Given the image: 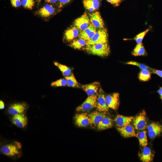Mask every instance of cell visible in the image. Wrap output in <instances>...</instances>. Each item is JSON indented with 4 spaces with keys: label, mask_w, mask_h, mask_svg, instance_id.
I'll return each instance as SVG.
<instances>
[{
    "label": "cell",
    "mask_w": 162,
    "mask_h": 162,
    "mask_svg": "<svg viewBox=\"0 0 162 162\" xmlns=\"http://www.w3.org/2000/svg\"><path fill=\"white\" fill-rule=\"evenodd\" d=\"M21 147L20 143L15 142L14 144H9L3 146L1 148V151L5 155L13 157L20 154L19 150Z\"/></svg>",
    "instance_id": "cell-3"
},
{
    "label": "cell",
    "mask_w": 162,
    "mask_h": 162,
    "mask_svg": "<svg viewBox=\"0 0 162 162\" xmlns=\"http://www.w3.org/2000/svg\"><path fill=\"white\" fill-rule=\"evenodd\" d=\"M116 128L121 134L124 137L134 136L138 137V133H136L134 127L130 124L122 127H117Z\"/></svg>",
    "instance_id": "cell-11"
},
{
    "label": "cell",
    "mask_w": 162,
    "mask_h": 162,
    "mask_svg": "<svg viewBox=\"0 0 162 162\" xmlns=\"http://www.w3.org/2000/svg\"><path fill=\"white\" fill-rule=\"evenodd\" d=\"M36 2H38V3H40L41 0H36Z\"/></svg>",
    "instance_id": "cell-41"
},
{
    "label": "cell",
    "mask_w": 162,
    "mask_h": 162,
    "mask_svg": "<svg viewBox=\"0 0 162 162\" xmlns=\"http://www.w3.org/2000/svg\"><path fill=\"white\" fill-rule=\"evenodd\" d=\"M72 0H58V8L60 9L63 8L64 5L68 3Z\"/></svg>",
    "instance_id": "cell-36"
},
{
    "label": "cell",
    "mask_w": 162,
    "mask_h": 162,
    "mask_svg": "<svg viewBox=\"0 0 162 162\" xmlns=\"http://www.w3.org/2000/svg\"><path fill=\"white\" fill-rule=\"evenodd\" d=\"M65 78L67 81V85L68 86L76 88L79 87L78 83L73 74L69 76L65 77Z\"/></svg>",
    "instance_id": "cell-29"
},
{
    "label": "cell",
    "mask_w": 162,
    "mask_h": 162,
    "mask_svg": "<svg viewBox=\"0 0 162 162\" xmlns=\"http://www.w3.org/2000/svg\"><path fill=\"white\" fill-rule=\"evenodd\" d=\"M152 28V26H150L148 29L138 34L135 36L134 39L136 41L137 44H139L142 43L144 37L147 33L151 30Z\"/></svg>",
    "instance_id": "cell-30"
},
{
    "label": "cell",
    "mask_w": 162,
    "mask_h": 162,
    "mask_svg": "<svg viewBox=\"0 0 162 162\" xmlns=\"http://www.w3.org/2000/svg\"><path fill=\"white\" fill-rule=\"evenodd\" d=\"M85 8L90 12L98 10L100 5V0H84L83 1Z\"/></svg>",
    "instance_id": "cell-22"
},
{
    "label": "cell",
    "mask_w": 162,
    "mask_h": 162,
    "mask_svg": "<svg viewBox=\"0 0 162 162\" xmlns=\"http://www.w3.org/2000/svg\"><path fill=\"white\" fill-rule=\"evenodd\" d=\"M113 121L112 118L106 116L97 125V129L101 130L111 128L113 126Z\"/></svg>",
    "instance_id": "cell-23"
},
{
    "label": "cell",
    "mask_w": 162,
    "mask_h": 162,
    "mask_svg": "<svg viewBox=\"0 0 162 162\" xmlns=\"http://www.w3.org/2000/svg\"><path fill=\"white\" fill-rule=\"evenodd\" d=\"M87 42V41L84 39L78 38L72 40L70 46L74 49H79L86 46Z\"/></svg>",
    "instance_id": "cell-25"
},
{
    "label": "cell",
    "mask_w": 162,
    "mask_h": 162,
    "mask_svg": "<svg viewBox=\"0 0 162 162\" xmlns=\"http://www.w3.org/2000/svg\"><path fill=\"white\" fill-rule=\"evenodd\" d=\"M80 31L74 26L69 28L66 30L64 35V39L70 41L78 37Z\"/></svg>",
    "instance_id": "cell-14"
},
{
    "label": "cell",
    "mask_w": 162,
    "mask_h": 162,
    "mask_svg": "<svg viewBox=\"0 0 162 162\" xmlns=\"http://www.w3.org/2000/svg\"><path fill=\"white\" fill-rule=\"evenodd\" d=\"M90 24L89 16L86 12H85L81 16L74 20L73 26L81 31L86 29Z\"/></svg>",
    "instance_id": "cell-6"
},
{
    "label": "cell",
    "mask_w": 162,
    "mask_h": 162,
    "mask_svg": "<svg viewBox=\"0 0 162 162\" xmlns=\"http://www.w3.org/2000/svg\"><path fill=\"white\" fill-rule=\"evenodd\" d=\"M55 8L50 4H46L41 8L36 14L42 17L46 18L54 14Z\"/></svg>",
    "instance_id": "cell-20"
},
{
    "label": "cell",
    "mask_w": 162,
    "mask_h": 162,
    "mask_svg": "<svg viewBox=\"0 0 162 162\" xmlns=\"http://www.w3.org/2000/svg\"><path fill=\"white\" fill-rule=\"evenodd\" d=\"M108 43V34L105 28L97 29L94 35L89 40L87 41L86 45L99 43Z\"/></svg>",
    "instance_id": "cell-2"
},
{
    "label": "cell",
    "mask_w": 162,
    "mask_h": 162,
    "mask_svg": "<svg viewBox=\"0 0 162 162\" xmlns=\"http://www.w3.org/2000/svg\"><path fill=\"white\" fill-rule=\"evenodd\" d=\"M90 23L97 29L105 28L104 23L100 13L97 11L89 14Z\"/></svg>",
    "instance_id": "cell-7"
},
{
    "label": "cell",
    "mask_w": 162,
    "mask_h": 162,
    "mask_svg": "<svg viewBox=\"0 0 162 162\" xmlns=\"http://www.w3.org/2000/svg\"><path fill=\"white\" fill-rule=\"evenodd\" d=\"M108 2L113 5L115 6H118L120 3L124 0H106Z\"/></svg>",
    "instance_id": "cell-37"
},
{
    "label": "cell",
    "mask_w": 162,
    "mask_h": 162,
    "mask_svg": "<svg viewBox=\"0 0 162 162\" xmlns=\"http://www.w3.org/2000/svg\"><path fill=\"white\" fill-rule=\"evenodd\" d=\"M75 124L80 127H85L89 125L88 114L86 113L76 114L74 117Z\"/></svg>",
    "instance_id": "cell-15"
},
{
    "label": "cell",
    "mask_w": 162,
    "mask_h": 162,
    "mask_svg": "<svg viewBox=\"0 0 162 162\" xmlns=\"http://www.w3.org/2000/svg\"><path fill=\"white\" fill-rule=\"evenodd\" d=\"M97 29L90 23L89 26L86 29L80 31L78 38L84 39L88 41L94 36Z\"/></svg>",
    "instance_id": "cell-13"
},
{
    "label": "cell",
    "mask_w": 162,
    "mask_h": 162,
    "mask_svg": "<svg viewBox=\"0 0 162 162\" xmlns=\"http://www.w3.org/2000/svg\"><path fill=\"white\" fill-rule=\"evenodd\" d=\"M140 157L142 161L150 162L153 160L154 154L151 149L146 146L144 147L140 155Z\"/></svg>",
    "instance_id": "cell-21"
},
{
    "label": "cell",
    "mask_w": 162,
    "mask_h": 162,
    "mask_svg": "<svg viewBox=\"0 0 162 162\" xmlns=\"http://www.w3.org/2000/svg\"><path fill=\"white\" fill-rule=\"evenodd\" d=\"M138 137L140 146L142 147L146 146L148 145V140L146 131L142 130L138 133Z\"/></svg>",
    "instance_id": "cell-26"
},
{
    "label": "cell",
    "mask_w": 162,
    "mask_h": 162,
    "mask_svg": "<svg viewBox=\"0 0 162 162\" xmlns=\"http://www.w3.org/2000/svg\"><path fill=\"white\" fill-rule=\"evenodd\" d=\"M100 84L98 82L83 85L82 86L83 90L88 96L94 95L97 93L100 88Z\"/></svg>",
    "instance_id": "cell-19"
},
{
    "label": "cell",
    "mask_w": 162,
    "mask_h": 162,
    "mask_svg": "<svg viewBox=\"0 0 162 162\" xmlns=\"http://www.w3.org/2000/svg\"><path fill=\"white\" fill-rule=\"evenodd\" d=\"M152 73L149 70H141L139 73V80L142 81H146L150 80Z\"/></svg>",
    "instance_id": "cell-27"
},
{
    "label": "cell",
    "mask_w": 162,
    "mask_h": 162,
    "mask_svg": "<svg viewBox=\"0 0 162 162\" xmlns=\"http://www.w3.org/2000/svg\"><path fill=\"white\" fill-rule=\"evenodd\" d=\"M126 64L132 65L138 67L141 70H149L150 67L144 64L135 61H129L125 63Z\"/></svg>",
    "instance_id": "cell-32"
},
{
    "label": "cell",
    "mask_w": 162,
    "mask_h": 162,
    "mask_svg": "<svg viewBox=\"0 0 162 162\" xmlns=\"http://www.w3.org/2000/svg\"><path fill=\"white\" fill-rule=\"evenodd\" d=\"M54 64L59 68L65 77L69 76L72 74L71 69L68 66L57 62H55Z\"/></svg>",
    "instance_id": "cell-28"
},
{
    "label": "cell",
    "mask_w": 162,
    "mask_h": 162,
    "mask_svg": "<svg viewBox=\"0 0 162 162\" xmlns=\"http://www.w3.org/2000/svg\"><path fill=\"white\" fill-rule=\"evenodd\" d=\"M97 94L88 96L85 101L76 109L78 112L88 111L96 108L97 106Z\"/></svg>",
    "instance_id": "cell-4"
},
{
    "label": "cell",
    "mask_w": 162,
    "mask_h": 162,
    "mask_svg": "<svg viewBox=\"0 0 162 162\" xmlns=\"http://www.w3.org/2000/svg\"><path fill=\"white\" fill-rule=\"evenodd\" d=\"M97 110L100 112H106L109 110L105 99L104 92L101 88L99 89L97 98Z\"/></svg>",
    "instance_id": "cell-8"
},
{
    "label": "cell",
    "mask_w": 162,
    "mask_h": 162,
    "mask_svg": "<svg viewBox=\"0 0 162 162\" xmlns=\"http://www.w3.org/2000/svg\"><path fill=\"white\" fill-rule=\"evenodd\" d=\"M67 84V81L65 78L61 79L52 82L51 85L52 86L60 87L65 86Z\"/></svg>",
    "instance_id": "cell-33"
},
{
    "label": "cell",
    "mask_w": 162,
    "mask_h": 162,
    "mask_svg": "<svg viewBox=\"0 0 162 162\" xmlns=\"http://www.w3.org/2000/svg\"><path fill=\"white\" fill-rule=\"evenodd\" d=\"M134 118L133 116H126L117 115L114 121L117 127H122L130 124Z\"/></svg>",
    "instance_id": "cell-18"
},
{
    "label": "cell",
    "mask_w": 162,
    "mask_h": 162,
    "mask_svg": "<svg viewBox=\"0 0 162 162\" xmlns=\"http://www.w3.org/2000/svg\"><path fill=\"white\" fill-rule=\"evenodd\" d=\"M157 92L159 94L160 98L162 100V86L160 87L157 90Z\"/></svg>",
    "instance_id": "cell-38"
},
{
    "label": "cell",
    "mask_w": 162,
    "mask_h": 162,
    "mask_svg": "<svg viewBox=\"0 0 162 162\" xmlns=\"http://www.w3.org/2000/svg\"><path fill=\"white\" fill-rule=\"evenodd\" d=\"M13 123L20 128H24L27 124L28 119L23 113L13 116L12 118Z\"/></svg>",
    "instance_id": "cell-17"
},
{
    "label": "cell",
    "mask_w": 162,
    "mask_h": 162,
    "mask_svg": "<svg viewBox=\"0 0 162 162\" xmlns=\"http://www.w3.org/2000/svg\"><path fill=\"white\" fill-rule=\"evenodd\" d=\"M10 2L12 6L17 8L21 5V1L20 0H10Z\"/></svg>",
    "instance_id": "cell-35"
},
{
    "label": "cell",
    "mask_w": 162,
    "mask_h": 162,
    "mask_svg": "<svg viewBox=\"0 0 162 162\" xmlns=\"http://www.w3.org/2000/svg\"><path fill=\"white\" fill-rule=\"evenodd\" d=\"M132 54L134 56H144L147 55V52L142 43L137 44L132 52Z\"/></svg>",
    "instance_id": "cell-24"
},
{
    "label": "cell",
    "mask_w": 162,
    "mask_h": 162,
    "mask_svg": "<svg viewBox=\"0 0 162 162\" xmlns=\"http://www.w3.org/2000/svg\"><path fill=\"white\" fill-rule=\"evenodd\" d=\"M119 94L118 93H114L106 96L105 97L106 102L109 108L116 110L119 104Z\"/></svg>",
    "instance_id": "cell-9"
},
{
    "label": "cell",
    "mask_w": 162,
    "mask_h": 162,
    "mask_svg": "<svg viewBox=\"0 0 162 162\" xmlns=\"http://www.w3.org/2000/svg\"><path fill=\"white\" fill-rule=\"evenodd\" d=\"M4 103L2 100L0 101V109H3L4 108Z\"/></svg>",
    "instance_id": "cell-39"
},
{
    "label": "cell",
    "mask_w": 162,
    "mask_h": 162,
    "mask_svg": "<svg viewBox=\"0 0 162 162\" xmlns=\"http://www.w3.org/2000/svg\"><path fill=\"white\" fill-rule=\"evenodd\" d=\"M132 121L133 126L136 130H142L147 128V120L144 110L134 117Z\"/></svg>",
    "instance_id": "cell-5"
},
{
    "label": "cell",
    "mask_w": 162,
    "mask_h": 162,
    "mask_svg": "<svg viewBox=\"0 0 162 162\" xmlns=\"http://www.w3.org/2000/svg\"><path fill=\"white\" fill-rule=\"evenodd\" d=\"M89 125L94 128L97 126L98 124L106 116L105 112L95 111L88 114Z\"/></svg>",
    "instance_id": "cell-10"
},
{
    "label": "cell",
    "mask_w": 162,
    "mask_h": 162,
    "mask_svg": "<svg viewBox=\"0 0 162 162\" xmlns=\"http://www.w3.org/2000/svg\"><path fill=\"white\" fill-rule=\"evenodd\" d=\"M152 74H154L162 78V70H157L151 68H149Z\"/></svg>",
    "instance_id": "cell-34"
},
{
    "label": "cell",
    "mask_w": 162,
    "mask_h": 162,
    "mask_svg": "<svg viewBox=\"0 0 162 162\" xmlns=\"http://www.w3.org/2000/svg\"><path fill=\"white\" fill-rule=\"evenodd\" d=\"M85 49L89 54L101 57L107 56L110 52V46L108 43L86 45Z\"/></svg>",
    "instance_id": "cell-1"
},
{
    "label": "cell",
    "mask_w": 162,
    "mask_h": 162,
    "mask_svg": "<svg viewBox=\"0 0 162 162\" xmlns=\"http://www.w3.org/2000/svg\"><path fill=\"white\" fill-rule=\"evenodd\" d=\"M147 128L148 136L151 139L155 138L162 132V126L157 123L150 124Z\"/></svg>",
    "instance_id": "cell-16"
},
{
    "label": "cell",
    "mask_w": 162,
    "mask_h": 162,
    "mask_svg": "<svg viewBox=\"0 0 162 162\" xmlns=\"http://www.w3.org/2000/svg\"><path fill=\"white\" fill-rule=\"evenodd\" d=\"M21 5L25 8L32 10L34 6V0H22Z\"/></svg>",
    "instance_id": "cell-31"
},
{
    "label": "cell",
    "mask_w": 162,
    "mask_h": 162,
    "mask_svg": "<svg viewBox=\"0 0 162 162\" xmlns=\"http://www.w3.org/2000/svg\"><path fill=\"white\" fill-rule=\"evenodd\" d=\"M58 0H45L46 2L51 3H56Z\"/></svg>",
    "instance_id": "cell-40"
},
{
    "label": "cell",
    "mask_w": 162,
    "mask_h": 162,
    "mask_svg": "<svg viewBox=\"0 0 162 162\" xmlns=\"http://www.w3.org/2000/svg\"><path fill=\"white\" fill-rule=\"evenodd\" d=\"M27 108L24 103H15L11 104L8 108V112L11 115L14 116L23 113Z\"/></svg>",
    "instance_id": "cell-12"
}]
</instances>
